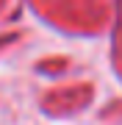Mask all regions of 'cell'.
Returning a JSON list of instances; mask_svg holds the SVG:
<instances>
[{"mask_svg":"<svg viewBox=\"0 0 122 125\" xmlns=\"http://www.w3.org/2000/svg\"><path fill=\"white\" fill-rule=\"evenodd\" d=\"M114 114H122V106H114V108H108V117H114Z\"/></svg>","mask_w":122,"mask_h":125,"instance_id":"cell-2","label":"cell"},{"mask_svg":"<svg viewBox=\"0 0 122 125\" xmlns=\"http://www.w3.org/2000/svg\"><path fill=\"white\" fill-rule=\"evenodd\" d=\"M92 94V86H69V89H56L45 94V108L53 114H69L75 108L86 106Z\"/></svg>","mask_w":122,"mask_h":125,"instance_id":"cell-1","label":"cell"}]
</instances>
